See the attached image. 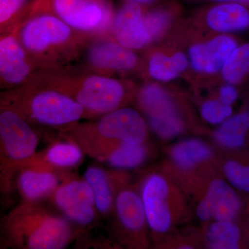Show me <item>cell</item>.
I'll list each match as a JSON object with an SVG mask.
<instances>
[{"instance_id": "1", "label": "cell", "mask_w": 249, "mask_h": 249, "mask_svg": "<svg viewBox=\"0 0 249 249\" xmlns=\"http://www.w3.org/2000/svg\"><path fill=\"white\" fill-rule=\"evenodd\" d=\"M29 13L16 30L37 71L65 66L96 38L75 30L36 3Z\"/></svg>"}, {"instance_id": "2", "label": "cell", "mask_w": 249, "mask_h": 249, "mask_svg": "<svg viewBox=\"0 0 249 249\" xmlns=\"http://www.w3.org/2000/svg\"><path fill=\"white\" fill-rule=\"evenodd\" d=\"M74 235L70 221L41 201H21L0 219V248L62 249Z\"/></svg>"}, {"instance_id": "3", "label": "cell", "mask_w": 249, "mask_h": 249, "mask_svg": "<svg viewBox=\"0 0 249 249\" xmlns=\"http://www.w3.org/2000/svg\"><path fill=\"white\" fill-rule=\"evenodd\" d=\"M34 77L79 103L86 119L104 115L126 106L135 95L132 85L90 71L77 73L62 67L40 70Z\"/></svg>"}, {"instance_id": "4", "label": "cell", "mask_w": 249, "mask_h": 249, "mask_svg": "<svg viewBox=\"0 0 249 249\" xmlns=\"http://www.w3.org/2000/svg\"><path fill=\"white\" fill-rule=\"evenodd\" d=\"M139 191L154 242L169 238L178 226L189 220L192 213L188 196L163 170L145 175Z\"/></svg>"}, {"instance_id": "5", "label": "cell", "mask_w": 249, "mask_h": 249, "mask_svg": "<svg viewBox=\"0 0 249 249\" xmlns=\"http://www.w3.org/2000/svg\"><path fill=\"white\" fill-rule=\"evenodd\" d=\"M0 93L33 126L57 130L86 119L79 103L34 76L21 88Z\"/></svg>"}, {"instance_id": "6", "label": "cell", "mask_w": 249, "mask_h": 249, "mask_svg": "<svg viewBox=\"0 0 249 249\" xmlns=\"http://www.w3.org/2000/svg\"><path fill=\"white\" fill-rule=\"evenodd\" d=\"M39 135L34 126L0 93V196L9 200L19 163L37 152Z\"/></svg>"}, {"instance_id": "7", "label": "cell", "mask_w": 249, "mask_h": 249, "mask_svg": "<svg viewBox=\"0 0 249 249\" xmlns=\"http://www.w3.org/2000/svg\"><path fill=\"white\" fill-rule=\"evenodd\" d=\"M163 171L186 193L194 196L206 181L214 176L216 157L213 149L201 139H183L173 144L166 152Z\"/></svg>"}, {"instance_id": "8", "label": "cell", "mask_w": 249, "mask_h": 249, "mask_svg": "<svg viewBox=\"0 0 249 249\" xmlns=\"http://www.w3.org/2000/svg\"><path fill=\"white\" fill-rule=\"evenodd\" d=\"M125 175L117 172L114 210L115 231L121 243L131 249L150 245V232L138 189L129 185Z\"/></svg>"}, {"instance_id": "9", "label": "cell", "mask_w": 249, "mask_h": 249, "mask_svg": "<svg viewBox=\"0 0 249 249\" xmlns=\"http://www.w3.org/2000/svg\"><path fill=\"white\" fill-rule=\"evenodd\" d=\"M37 4L56 15L73 28L93 37H99L112 24V11L107 0H43Z\"/></svg>"}, {"instance_id": "10", "label": "cell", "mask_w": 249, "mask_h": 249, "mask_svg": "<svg viewBox=\"0 0 249 249\" xmlns=\"http://www.w3.org/2000/svg\"><path fill=\"white\" fill-rule=\"evenodd\" d=\"M137 103L146 115L147 124L157 137L169 141L181 135L186 124L178 105L166 90L155 84H147L139 90Z\"/></svg>"}, {"instance_id": "11", "label": "cell", "mask_w": 249, "mask_h": 249, "mask_svg": "<svg viewBox=\"0 0 249 249\" xmlns=\"http://www.w3.org/2000/svg\"><path fill=\"white\" fill-rule=\"evenodd\" d=\"M93 137L128 143H143L148 139V125L137 109L124 106L100 116L94 122L71 124Z\"/></svg>"}, {"instance_id": "12", "label": "cell", "mask_w": 249, "mask_h": 249, "mask_svg": "<svg viewBox=\"0 0 249 249\" xmlns=\"http://www.w3.org/2000/svg\"><path fill=\"white\" fill-rule=\"evenodd\" d=\"M195 213L199 221H237L243 213L240 193L224 178L213 177L194 196Z\"/></svg>"}, {"instance_id": "13", "label": "cell", "mask_w": 249, "mask_h": 249, "mask_svg": "<svg viewBox=\"0 0 249 249\" xmlns=\"http://www.w3.org/2000/svg\"><path fill=\"white\" fill-rule=\"evenodd\" d=\"M54 205L69 221L82 227L93 224L98 213L92 190L85 178L67 172L51 196Z\"/></svg>"}, {"instance_id": "14", "label": "cell", "mask_w": 249, "mask_h": 249, "mask_svg": "<svg viewBox=\"0 0 249 249\" xmlns=\"http://www.w3.org/2000/svg\"><path fill=\"white\" fill-rule=\"evenodd\" d=\"M37 71L18 38L16 29L0 35V91L21 88Z\"/></svg>"}, {"instance_id": "15", "label": "cell", "mask_w": 249, "mask_h": 249, "mask_svg": "<svg viewBox=\"0 0 249 249\" xmlns=\"http://www.w3.org/2000/svg\"><path fill=\"white\" fill-rule=\"evenodd\" d=\"M85 62L88 71L109 76L110 73L132 71L139 65L138 55L116 40L99 37L86 47Z\"/></svg>"}, {"instance_id": "16", "label": "cell", "mask_w": 249, "mask_h": 249, "mask_svg": "<svg viewBox=\"0 0 249 249\" xmlns=\"http://www.w3.org/2000/svg\"><path fill=\"white\" fill-rule=\"evenodd\" d=\"M238 41L232 34H218L212 38L192 45L188 50V61L192 69L201 74L220 73Z\"/></svg>"}, {"instance_id": "17", "label": "cell", "mask_w": 249, "mask_h": 249, "mask_svg": "<svg viewBox=\"0 0 249 249\" xmlns=\"http://www.w3.org/2000/svg\"><path fill=\"white\" fill-rule=\"evenodd\" d=\"M69 171L23 167L15 174L14 191H17L21 201H42L49 199Z\"/></svg>"}, {"instance_id": "18", "label": "cell", "mask_w": 249, "mask_h": 249, "mask_svg": "<svg viewBox=\"0 0 249 249\" xmlns=\"http://www.w3.org/2000/svg\"><path fill=\"white\" fill-rule=\"evenodd\" d=\"M114 39L131 50H139L152 42L145 27L141 5L127 1L113 18Z\"/></svg>"}, {"instance_id": "19", "label": "cell", "mask_w": 249, "mask_h": 249, "mask_svg": "<svg viewBox=\"0 0 249 249\" xmlns=\"http://www.w3.org/2000/svg\"><path fill=\"white\" fill-rule=\"evenodd\" d=\"M61 139L52 142L44 150L36 152L29 160L19 163L16 173L23 167H38L58 171H69L80 165L84 159V152L76 142L62 137Z\"/></svg>"}, {"instance_id": "20", "label": "cell", "mask_w": 249, "mask_h": 249, "mask_svg": "<svg viewBox=\"0 0 249 249\" xmlns=\"http://www.w3.org/2000/svg\"><path fill=\"white\" fill-rule=\"evenodd\" d=\"M205 22L217 34H232L249 30V2H220L210 8Z\"/></svg>"}, {"instance_id": "21", "label": "cell", "mask_w": 249, "mask_h": 249, "mask_svg": "<svg viewBox=\"0 0 249 249\" xmlns=\"http://www.w3.org/2000/svg\"><path fill=\"white\" fill-rule=\"evenodd\" d=\"M150 152L147 142L139 144L115 142L103 149L96 160L113 169H134L146 161Z\"/></svg>"}, {"instance_id": "22", "label": "cell", "mask_w": 249, "mask_h": 249, "mask_svg": "<svg viewBox=\"0 0 249 249\" xmlns=\"http://www.w3.org/2000/svg\"><path fill=\"white\" fill-rule=\"evenodd\" d=\"M201 242L206 248L239 249L245 248V231L237 221H211L205 223L201 234Z\"/></svg>"}, {"instance_id": "23", "label": "cell", "mask_w": 249, "mask_h": 249, "mask_svg": "<svg viewBox=\"0 0 249 249\" xmlns=\"http://www.w3.org/2000/svg\"><path fill=\"white\" fill-rule=\"evenodd\" d=\"M84 178L91 190L98 214L109 215L114 210L116 184V171H109L96 165L88 167Z\"/></svg>"}, {"instance_id": "24", "label": "cell", "mask_w": 249, "mask_h": 249, "mask_svg": "<svg viewBox=\"0 0 249 249\" xmlns=\"http://www.w3.org/2000/svg\"><path fill=\"white\" fill-rule=\"evenodd\" d=\"M213 139L218 146L227 150H240L249 139V107L232 114L213 132Z\"/></svg>"}, {"instance_id": "25", "label": "cell", "mask_w": 249, "mask_h": 249, "mask_svg": "<svg viewBox=\"0 0 249 249\" xmlns=\"http://www.w3.org/2000/svg\"><path fill=\"white\" fill-rule=\"evenodd\" d=\"M189 66L188 56L181 52L173 53L155 52L147 61L149 76L157 81H172L186 71Z\"/></svg>"}, {"instance_id": "26", "label": "cell", "mask_w": 249, "mask_h": 249, "mask_svg": "<svg viewBox=\"0 0 249 249\" xmlns=\"http://www.w3.org/2000/svg\"><path fill=\"white\" fill-rule=\"evenodd\" d=\"M219 73L224 83L236 86L249 79V42L237 46Z\"/></svg>"}, {"instance_id": "27", "label": "cell", "mask_w": 249, "mask_h": 249, "mask_svg": "<svg viewBox=\"0 0 249 249\" xmlns=\"http://www.w3.org/2000/svg\"><path fill=\"white\" fill-rule=\"evenodd\" d=\"M223 177L235 189L249 196V163L235 158L222 162Z\"/></svg>"}, {"instance_id": "28", "label": "cell", "mask_w": 249, "mask_h": 249, "mask_svg": "<svg viewBox=\"0 0 249 249\" xmlns=\"http://www.w3.org/2000/svg\"><path fill=\"white\" fill-rule=\"evenodd\" d=\"M173 16L169 10L159 9L144 14L145 27L151 40L160 38L169 29Z\"/></svg>"}, {"instance_id": "29", "label": "cell", "mask_w": 249, "mask_h": 249, "mask_svg": "<svg viewBox=\"0 0 249 249\" xmlns=\"http://www.w3.org/2000/svg\"><path fill=\"white\" fill-rule=\"evenodd\" d=\"M200 114L208 124L219 125L233 114V107L221 102L217 98H212L202 103Z\"/></svg>"}, {"instance_id": "30", "label": "cell", "mask_w": 249, "mask_h": 249, "mask_svg": "<svg viewBox=\"0 0 249 249\" xmlns=\"http://www.w3.org/2000/svg\"><path fill=\"white\" fill-rule=\"evenodd\" d=\"M27 1L28 0H0V29L16 19Z\"/></svg>"}, {"instance_id": "31", "label": "cell", "mask_w": 249, "mask_h": 249, "mask_svg": "<svg viewBox=\"0 0 249 249\" xmlns=\"http://www.w3.org/2000/svg\"><path fill=\"white\" fill-rule=\"evenodd\" d=\"M239 97L240 91L236 85L224 83L218 89L217 98L227 106H233Z\"/></svg>"}, {"instance_id": "32", "label": "cell", "mask_w": 249, "mask_h": 249, "mask_svg": "<svg viewBox=\"0 0 249 249\" xmlns=\"http://www.w3.org/2000/svg\"><path fill=\"white\" fill-rule=\"evenodd\" d=\"M155 1L156 0H127V1H129V2L137 3V4L140 5L150 4V3Z\"/></svg>"}, {"instance_id": "33", "label": "cell", "mask_w": 249, "mask_h": 249, "mask_svg": "<svg viewBox=\"0 0 249 249\" xmlns=\"http://www.w3.org/2000/svg\"><path fill=\"white\" fill-rule=\"evenodd\" d=\"M217 3L220 2H249V0H211Z\"/></svg>"}, {"instance_id": "34", "label": "cell", "mask_w": 249, "mask_h": 249, "mask_svg": "<svg viewBox=\"0 0 249 249\" xmlns=\"http://www.w3.org/2000/svg\"><path fill=\"white\" fill-rule=\"evenodd\" d=\"M0 219H1V217H0Z\"/></svg>"}]
</instances>
